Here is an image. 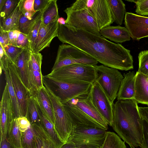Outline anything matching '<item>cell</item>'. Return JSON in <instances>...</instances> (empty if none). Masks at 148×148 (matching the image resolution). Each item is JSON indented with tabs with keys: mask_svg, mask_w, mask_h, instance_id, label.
Segmentation results:
<instances>
[{
	"mask_svg": "<svg viewBox=\"0 0 148 148\" xmlns=\"http://www.w3.org/2000/svg\"><path fill=\"white\" fill-rule=\"evenodd\" d=\"M138 109L141 118L145 120L148 123V107L138 106Z\"/></svg>",
	"mask_w": 148,
	"mask_h": 148,
	"instance_id": "bcb514c9",
	"label": "cell"
},
{
	"mask_svg": "<svg viewBox=\"0 0 148 148\" xmlns=\"http://www.w3.org/2000/svg\"><path fill=\"white\" fill-rule=\"evenodd\" d=\"M0 32V45H1L4 49L6 45H9L8 32L4 30L1 27Z\"/></svg>",
	"mask_w": 148,
	"mask_h": 148,
	"instance_id": "ee69618b",
	"label": "cell"
},
{
	"mask_svg": "<svg viewBox=\"0 0 148 148\" xmlns=\"http://www.w3.org/2000/svg\"><path fill=\"white\" fill-rule=\"evenodd\" d=\"M125 143L115 133L107 132L105 140L100 148H126Z\"/></svg>",
	"mask_w": 148,
	"mask_h": 148,
	"instance_id": "1f68e13d",
	"label": "cell"
},
{
	"mask_svg": "<svg viewBox=\"0 0 148 148\" xmlns=\"http://www.w3.org/2000/svg\"><path fill=\"white\" fill-rule=\"evenodd\" d=\"M17 123L20 130L23 132L31 126V124L28 119L25 116H21L17 118Z\"/></svg>",
	"mask_w": 148,
	"mask_h": 148,
	"instance_id": "7bdbcfd3",
	"label": "cell"
},
{
	"mask_svg": "<svg viewBox=\"0 0 148 148\" xmlns=\"http://www.w3.org/2000/svg\"><path fill=\"white\" fill-rule=\"evenodd\" d=\"M135 74L134 71H130L126 74H123L124 78L117 97L118 100L134 99L135 95Z\"/></svg>",
	"mask_w": 148,
	"mask_h": 148,
	"instance_id": "d6986e66",
	"label": "cell"
},
{
	"mask_svg": "<svg viewBox=\"0 0 148 148\" xmlns=\"http://www.w3.org/2000/svg\"><path fill=\"white\" fill-rule=\"evenodd\" d=\"M31 125L35 135V148H57L42 125Z\"/></svg>",
	"mask_w": 148,
	"mask_h": 148,
	"instance_id": "cb8c5ba5",
	"label": "cell"
},
{
	"mask_svg": "<svg viewBox=\"0 0 148 148\" xmlns=\"http://www.w3.org/2000/svg\"><path fill=\"white\" fill-rule=\"evenodd\" d=\"M98 62L77 48L62 44L58 48L56 59L51 71L67 65L77 63L97 65Z\"/></svg>",
	"mask_w": 148,
	"mask_h": 148,
	"instance_id": "9c48e42d",
	"label": "cell"
},
{
	"mask_svg": "<svg viewBox=\"0 0 148 148\" xmlns=\"http://www.w3.org/2000/svg\"><path fill=\"white\" fill-rule=\"evenodd\" d=\"M42 23V20L41 19L37 22L29 33L27 35L30 44V50L31 51L37 39Z\"/></svg>",
	"mask_w": 148,
	"mask_h": 148,
	"instance_id": "f35d334b",
	"label": "cell"
},
{
	"mask_svg": "<svg viewBox=\"0 0 148 148\" xmlns=\"http://www.w3.org/2000/svg\"><path fill=\"white\" fill-rule=\"evenodd\" d=\"M43 83L52 103L55 117V129L60 140L66 143L73 130L72 122L60 99L54 94L43 80Z\"/></svg>",
	"mask_w": 148,
	"mask_h": 148,
	"instance_id": "277c9868",
	"label": "cell"
},
{
	"mask_svg": "<svg viewBox=\"0 0 148 148\" xmlns=\"http://www.w3.org/2000/svg\"><path fill=\"white\" fill-rule=\"evenodd\" d=\"M20 32L18 31H14L13 34V46L17 47V40Z\"/></svg>",
	"mask_w": 148,
	"mask_h": 148,
	"instance_id": "681fc988",
	"label": "cell"
},
{
	"mask_svg": "<svg viewBox=\"0 0 148 148\" xmlns=\"http://www.w3.org/2000/svg\"><path fill=\"white\" fill-rule=\"evenodd\" d=\"M43 80L64 104L77 96L89 92L92 84L66 82L43 76Z\"/></svg>",
	"mask_w": 148,
	"mask_h": 148,
	"instance_id": "5b68a950",
	"label": "cell"
},
{
	"mask_svg": "<svg viewBox=\"0 0 148 148\" xmlns=\"http://www.w3.org/2000/svg\"><path fill=\"white\" fill-rule=\"evenodd\" d=\"M6 0H0V11L4 5Z\"/></svg>",
	"mask_w": 148,
	"mask_h": 148,
	"instance_id": "db71d44e",
	"label": "cell"
},
{
	"mask_svg": "<svg viewBox=\"0 0 148 148\" xmlns=\"http://www.w3.org/2000/svg\"><path fill=\"white\" fill-rule=\"evenodd\" d=\"M46 75L62 81L92 84L96 81L97 77L94 66L82 63L63 67Z\"/></svg>",
	"mask_w": 148,
	"mask_h": 148,
	"instance_id": "3957f363",
	"label": "cell"
},
{
	"mask_svg": "<svg viewBox=\"0 0 148 148\" xmlns=\"http://www.w3.org/2000/svg\"><path fill=\"white\" fill-rule=\"evenodd\" d=\"M60 148H76V147L73 142L67 141L64 143Z\"/></svg>",
	"mask_w": 148,
	"mask_h": 148,
	"instance_id": "c3c4849f",
	"label": "cell"
},
{
	"mask_svg": "<svg viewBox=\"0 0 148 148\" xmlns=\"http://www.w3.org/2000/svg\"><path fill=\"white\" fill-rule=\"evenodd\" d=\"M114 16V22L121 25L126 13L125 4L121 0H107Z\"/></svg>",
	"mask_w": 148,
	"mask_h": 148,
	"instance_id": "4dcf8cb0",
	"label": "cell"
},
{
	"mask_svg": "<svg viewBox=\"0 0 148 148\" xmlns=\"http://www.w3.org/2000/svg\"><path fill=\"white\" fill-rule=\"evenodd\" d=\"M8 66L22 116L27 118V102L30 95L22 81L17 65L8 58Z\"/></svg>",
	"mask_w": 148,
	"mask_h": 148,
	"instance_id": "7c38bea8",
	"label": "cell"
},
{
	"mask_svg": "<svg viewBox=\"0 0 148 148\" xmlns=\"http://www.w3.org/2000/svg\"><path fill=\"white\" fill-rule=\"evenodd\" d=\"M59 23L58 20L45 25L42 22L38 36L31 50L34 52H40L49 47L53 39L58 37Z\"/></svg>",
	"mask_w": 148,
	"mask_h": 148,
	"instance_id": "2e32d148",
	"label": "cell"
},
{
	"mask_svg": "<svg viewBox=\"0 0 148 148\" xmlns=\"http://www.w3.org/2000/svg\"><path fill=\"white\" fill-rule=\"evenodd\" d=\"M96 73V81L99 84L110 102L117 98L118 93L124 78L118 69L103 65L94 66Z\"/></svg>",
	"mask_w": 148,
	"mask_h": 148,
	"instance_id": "8992f818",
	"label": "cell"
},
{
	"mask_svg": "<svg viewBox=\"0 0 148 148\" xmlns=\"http://www.w3.org/2000/svg\"><path fill=\"white\" fill-rule=\"evenodd\" d=\"M8 58L5 54L0 59V68L3 70L5 75L8 92L12 105L14 118L22 116L20 108L9 73L8 66Z\"/></svg>",
	"mask_w": 148,
	"mask_h": 148,
	"instance_id": "ac0fdd59",
	"label": "cell"
},
{
	"mask_svg": "<svg viewBox=\"0 0 148 148\" xmlns=\"http://www.w3.org/2000/svg\"><path fill=\"white\" fill-rule=\"evenodd\" d=\"M8 32L9 40V45L13 46L14 31H10Z\"/></svg>",
	"mask_w": 148,
	"mask_h": 148,
	"instance_id": "f907efd6",
	"label": "cell"
},
{
	"mask_svg": "<svg viewBox=\"0 0 148 148\" xmlns=\"http://www.w3.org/2000/svg\"><path fill=\"white\" fill-rule=\"evenodd\" d=\"M58 21L59 24L61 25H65L66 24V20L62 17H60L58 19Z\"/></svg>",
	"mask_w": 148,
	"mask_h": 148,
	"instance_id": "f5cc1de1",
	"label": "cell"
},
{
	"mask_svg": "<svg viewBox=\"0 0 148 148\" xmlns=\"http://www.w3.org/2000/svg\"><path fill=\"white\" fill-rule=\"evenodd\" d=\"M17 45L18 47L30 50V44L27 35L20 32L17 39Z\"/></svg>",
	"mask_w": 148,
	"mask_h": 148,
	"instance_id": "b9f144b4",
	"label": "cell"
},
{
	"mask_svg": "<svg viewBox=\"0 0 148 148\" xmlns=\"http://www.w3.org/2000/svg\"><path fill=\"white\" fill-rule=\"evenodd\" d=\"M114 130L130 148L143 142L141 118L138 103L134 99L118 100L113 106Z\"/></svg>",
	"mask_w": 148,
	"mask_h": 148,
	"instance_id": "7a4b0ae2",
	"label": "cell"
},
{
	"mask_svg": "<svg viewBox=\"0 0 148 148\" xmlns=\"http://www.w3.org/2000/svg\"><path fill=\"white\" fill-rule=\"evenodd\" d=\"M19 0H6L0 11L2 20L6 19L18 5Z\"/></svg>",
	"mask_w": 148,
	"mask_h": 148,
	"instance_id": "d590c367",
	"label": "cell"
},
{
	"mask_svg": "<svg viewBox=\"0 0 148 148\" xmlns=\"http://www.w3.org/2000/svg\"><path fill=\"white\" fill-rule=\"evenodd\" d=\"M101 35L116 43H122L130 40L128 30L125 27L120 26H107L100 31Z\"/></svg>",
	"mask_w": 148,
	"mask_h": 148,
	"instance_id": "44dd1931",
	"label": "cell"
},
{
	"mask_svg": "<svg viewBox=\"0 0 148 148\" xmlns=\"http://www.w3.org/2000/svg\"><path fill=\"white\" fill-rule=\"evenodd\" d=\"M107 132L98 127H74L67 141L73 142L76 148H100Z\"/></svg>",
	"mask_w": 148,
	"mask_h": 148,
	"instance_id": "52a82bcc",
	"label": "cell"
},
{
	"mask_svg": "<svg viewBox=\"0 0 148 148\" xmlns=\"http://www.w3.org/2000/svg\"><path fill=\"white\" fill-rule=\"evenodd\" d=\"M34 0H20L18 5L21 12L26 17L31 20L37 12L34 9Z\"/></svg>",
	"mask_w": 148,
	"mask_h": 148,
	"instance_id": "d6a6232c",
	"label": "cell"
},
{
	"mask_svg": "<svg viewBox=\"0 0 148 148\" xmlns=\"http://www.w3.org/2000/svg\"><path fill=\"white\" fill-rule=\"evenodd\" d=\"M143 130V142L139 148H148V123L141 118Z\"/></svg>",
	"mask_w": 148,
	"mask_h": 148,
	"instance_id": "60d3db41",
	"label": "cell"
},
{
	"mask_svg": "<svg viewBox=\"0 0 148 148\" xmlns=\"http://www.w3.org/2000/svg\"><path fill=\"white\" fill-rule=\"evenodd\" d=\"M138 59L139 68L138 72L148 76V50L140 52Z\"/></svg>",
	"mask_w": 148,
	"mask_h": 148,
	"instance_id": "e575fe53",
	"label": "cell"
},
{
	"mask_svg": "<svg viewBox=\"0 0 148 148\" xmlns=\"http://www.w3.org/2000/svg\"><path fill=\"white\" fill-rule=\"evenodd\" d=\"M20 15L21 12L17 5L11 14L6 19L2 20L0 27L4 30L7 32L18 31Z\"/></svg>",
	"mask_w": 148,
	"mask_h": 148,
	"instance_id": "83f0119b",
	"label": "cell"
},
{
	"mask_svg": "<svg viewBox=\"0 0 148 148\" xmlns=\"http://www.w3.org/2000/svg\"><path fill=\"white\" fill-rule=\"evenodd\" d=\"M124 24L134 40L148 37V17L126 12Z\"/></svg>",
	"mask_w": 148,
	"mask_h": 148,
	"instance_id": "4fadbf2b",
	"label": "cell"
},
{
	"mask_svg": "<svg viewBox=\"0 0 148 148\" xmlns=\"http://www.w3.org/2000/svg\"><path fill=\"white\" fill-rule=\"evenodd\" d=\"M89 92L77 96L65 103L79 109L96 120L107 130L108 124L92 103Z\"/></svg>",
	"mask_w": 148,
	"mask_h": 148,
	"instance_id": "9a60e30c",
	"label": "cell"
},
{
	"mask_svg": "<svg viewBox=\"0 0 148 148\" xmlns=\"http://www.w3.org/2000/svg\"><path fill=\"white\" fill-rule=\"evenodd\" d=\"M64 11L67 15L66 24L101 36L97 23L86 9L72 4Z\"/></svg>",
	"mask_w": 148,
	"mask_h": 148,
	"instance_id": "30bf717a",
	"label": "cell"
},
{
	"mask_svg": "<svg viewBox=\"0 0 148 148\" xmlns=\"http://www.w3.org/2000/svg\"><path fill=\"white\" fill-rule=\"evenodd\" d=\"M93 104L103 117L108 125L112 126L113 122V106L98 83L96 81L92 84L89 92Z\"/></svg>",
	"mask_w": 148,
	"mask_h": 148,
	"instance_id": "8fae6325",
	"label": "cell"
},
{
	"mask_svg": "<svg viewBox=\"0 0 148 148\" xmlns=\"http://www.w3.org/2000/svg\"><path fill=\"white\" fill-rule=\"evenodd\" d=\"M22 133L18 126L17 118H15L11 123L7 138L14 148H22Z\"/></svg>",
	"mask_w": 148,
	"mask_h": 148,
	"instance_id": "484cf974",
	"label": "cell"
},
{
	"mask_svg": "<svg viewBox=\"0 0 148 148\" xmlns=\"http://www.w3.org/2000/svg\"><path fill=\"white\" fill-rule=\"evenodd\" d=\"M0 148H14L8 142L7 139L1 140Z\"/></svg>",
	"mask_w": 148,
	"mask_h": 148,
	"instance_id": "7dc6e473",
	"label": "cell"
},
{
	"mask_svg": "<svg viewBox=\"0 0 148 148\" xmlns=\"http://www.w3.org/2000/svg\"><path fill=\"white\" fill-rule=\"evenodd\" d=\"M63 105L72 122L73 127H98L105 130L96 120L79 109L67 103Z\"/></svg>",
	"mask_w": 148,
	"mask_h": 148,
	"instance_id": "e0dca14e",
	"label": "cell"
},
{
	"mask_svg": "<svg viewBox=\"0 0 148 148\" xmlns=\"http://www.w3.org/2000/svg\"><path fill=\"white\" fill-rule=\"evenodd\" d=\"M58 38L62 44L77 48L105 66L125 71L134 68L130 50L101 36L59 24Z\"/></svg>",
	"mask_w": 148,
	"mask_h": 148,
	"instance_id": "6da1fadb",
	"label": "cell"
},
{
	"mask_svg": "<svg viewBox=\"0 0 148 148\" xmlns=\"http://www.w3.org/2000/svg\"><path fill=\"white\" fill-rule=\"evenodd\" d=\"M30 56L28 65L34 70L41 71L42 56L40 52H34L30 50Z\"/></svg>",
	"mask_w": 148,
	"mask_h": 148,
	"instance_id": "74e56055",
	"label": "cell"
},
{
	"mask_svg": "<svg viewBox=\"0 0 148 148\" xmlns=\"http://www.w3.org/2000/svg\"><path fill=\"white\" fill-rule=\"evenodd\" d=\"M35 97L38 105L43 113L54 125L55 117L50 99L44 86L36 92Z\"/></svg>",
	"mask_w": 148,
	"mask_h": 148,
	"instance_id": "ffe728a7",
	"label": "cell"
},
{
	"mask_svg": "<svg viewBox=\"0 0 148 148\" xmlns=\"http://www.w3.org/2000/svg\"><path fill=\"white\" fill-rule=\"evenodd\" d=\"M137 14L142 16L148 15V0H135Z\"/></svg>",
	"mask_w": 148,
	"mask_h": 148,
	"instance_id": "ab89813d",
	"label": "cell"
},
{
	"mask_svg": "<svg viewBox=\"0 0 148 148\" xmlns=\"http://www.w3.org/2000/svg\"><path fill=\"white\" fill-rule=\"evenodd\" d=\"M1 140L7 139L11 123L15 118L12 105L6 84L0 102Z\"/></svg>",
	"mask_w": 148,
	"mask_h": 148,
	"instance_id": "5bb4252c",
	"label": "cell"
},
{
	"mask_svg": "<svg viewBox=\"0 0 148 148\" xmlns=\"http://www.w3.org/2000/svg\"><path fill=\"white\" fill-rule=\"evenodd\" d=\"M135 75V95L134 99L137 103L148 106V76L138 71Z\"/></svg>",
	"mask_w": 148,
	"mask_h": 148,
	"instance_id": "7402d4cb",
	"label": "cell"
},
{
	"mask_svg": "<svg viewBox=\"0 0 148 148\" xmlns=\"http://www.w3.org/2000/svg\"><path fill=\"white\" fill-rule=\"evenodd\" d=\"M5 54L13 63L16 65L18 58L23 49L17 47L8 45L4 49Z\"/></svg>",
	"mask_w": 148,
	"mask_h": 148,
	"instance_id": "8d00e7d4",
	"label": "cell"
},
{
	"mask_svg": "<svg viewBox=\"0 0 148 148\" xmlns=\"http://www.w3.org/2000/svg\"><path fill=\"white\" fill-rule=\"evenodd\" d=\"M50 0H34V9L36 12L41 11L46 6Z\"/></svg>",
	"mask_w": 148,
	"mask_h": 148,
	"instance_id": "f6af8a7d",
	"label": "cell"
},
{
	"mask_svg": "<svg viewBox=\"0 0 148 148\" xmlns=\"http://www.w3.org/2000/svg\"><path fill=\"white\" fill-rule=\"evenodd\" d=\"M31 125L34 124L42 125L39 114L38 108L35 97L30 95L29 97L27 105V117Z\"/></svg>",
	"mask_w": 148,
	"mask_h": 148,
	"instance_id": "f546056e",
	"label": "cell"
},
{
	"mask_svg": "<svg viewBox=\"0 0 148 148\" xmlns=\"http://www.w3.org/2000/svg\"><path fill=\"white\" fill-rule=\"evenodd\" d=\"M72 4L86 9L97 23L100 31L114 22L107 0H77Z\"/></svg>",
	"mask_w": 148,
	"mask_h": 148,
	"instance_id": "ba28073f",
	"label": "cell"
},
{
	"mask_svg": "<svg viewBox=\"0 0 148 148\" xmlns=\"http://www.w3.org/2000/svg\"><path fill=\"white\" fill-rule=\"evenodd\" d=\"M41 11L37 12L31 20L25 17L21 12L18 31L27 35L32 30L37 22L41 19Z\"/></svg>",
	"mask_w": 148,
	"mask_h": 148,
	"instance_id": "f1b7e54d",
	"label": "cell"
},
{
	"mask_svg": "<svg viewBox=\"0 0 148 148\" xmlns=\"http://www.w3.org/2000/svg\"><path fill=\"white\" fill-rule=\"evenodd\" d=\"M38 106L39 114L43 128L51 138L56 148H60L64 143L62 142L59 138L55 129L54 125L48 119Z\"/></svg>",
	"mask_w": 148,
	"mask_h": 148,
	"instance_id": "4316f807",
	"label": "cell"
},
{
	"mask_svg": "<svg viewBox=\"0 0 148 148\" xmlns=\"http://www.w3.org/2000/svg\"><path fill=\"white\" fill-rule=\"evenodd\" d=\"M30 56V50L28 49H24L18 58L16 65L22 81L30 95H32L28 76V64Z\"/></svg>",
	"mask_w": 148,
	"mask_h": 148,
	"instance_id": "603a6c76",
	"label": "cell"
},
{
	"mask_svg": "<svg viewBox=\"0 0 148 148\" xmlns=\"http://www.w3.org/2000/svg\"><path fill=\"white\" fill-rule=\"evenodd\" d=\"M21 142L22 148H35V135L31 125L22 132Z\"/></svg>",
	"mask_w": 148,
	"mask_h": 148,
	"instance_id": "836d02e7",
	"label": "cell"
},
{
	"mask_svg": "<svg viewBox=\"0 0 148 148\" xmlns=\"http://www.w3.org/2000/svg\"><path fill=\"white\" fill-rule=\"evenodd\" d=\"M57 0H50L41 11L42 23L45 25L57 21L60 18L58 14Z\"/></svg>",
	"mask_w": 148,
	"mask_h": 148,
	"instance_id": "d4e9b609",
	"label": "cell"
},
{
	"mask_svg": "<svg viewBox=\"0 0 148 148\" xmlns=\"http://www.w3.org/2000/svg\"><path fill=\"white\" fill-rule=\"evenodd\" d=\"M135 1V0H127V1L132 2H134Z\"/></svg>",
	"mask_w": 148,
	"mask_h": 148,
	"instance_id": "11a10c76",
	"label": "cell"
},
{
	"mask_svg": "<svg viewBox=\"0 0 148 148\" xmlns=\"http://www.w3.org/2000/svg\"><path fill=\"white\" fill-rule=\"evenodd\" d=\"M5 54V51L1 45H0V59Z\"/></svg>",
	"mask_w": 148,
	"mask_h": 148,
	"instance_id": "816d5d0a",
	"label": "cell"
}]
</instances>
